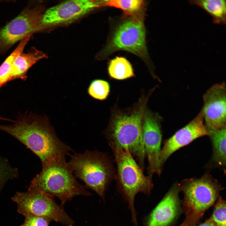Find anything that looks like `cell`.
Masks as SVG:
<instances>
[{"label":"cell","mask_w":226,"mask_h":226,"mask_svg":"<svg viewBox=\"0 0 226 226\" xmlns=\"http://www.w3.org/2000/svg\"><path fill=\"white\" fill-rule=\"evenodd\" d=\"M0 130L25 145L40 158L42 164L66 157L73 151L58 137L45 117L20 118L11 124L0 125Z\"/></svg>","instance_id":"obj_1"},{"label":"cell","mask_w":226,"mask_h":226,"mask_svg":"<svg viewBox=\"0 0 226 226\" xmlns=\"http://www.w3.org/2000/svg\"><path fill=\"white\" fill-rule=\"evenodd\" d=\"M147 99L141 98L134 107L114 113L105 134L109 143L126 148L143 169L146 156L142 126Z\"/></svg>","instance_id":"obj_2"},{"label":"cell","mask_w":226,"mask_h":226,"mask_svg":"<svg viewBox=\"0 0 226 226\" xmlns=\"http://www.w3.org/2000/svg\"><path fill=\"white\" fill-rule=\"evenodd\" d=\"M42 165L41 171L33 179L28 189L40 190L56 196L60 200L63 206L76 196L92 195L76 180L66 161V157Z\"/></svg>","instance_id":"obj_3"},{"label":"cell","mask_w":226,"mask_h":226,"mask_svg":"<svg viewBox=\"0 0 226 226\" xmlns=\"http://www.w3.org/2000/svg\"><path fill=\"white\" fill-rule=\"evenodd\" d=\"M109 145L113 151L116 164L115 179L117 188L128 204L132 222L137 225L135 198L139 192L147 195L151 193L153 187L152 175H144L143 169L126 148H118L110 143Z\"/></svg>","instance_id":"obj_4"},{"label":"cell","mask_w":226,"mask_h":226,"mask_svg":"<svg viewBox=\"0 0 226 226\" xmlns=\"http://www.w3.org/2000/svg\"><path fill=\"white\" fill-rule=\"evenodd\" d=\"M68 155L70 159L67 164L75 177L82 181L86 188L92 189L104 200L108 186L116 176L107 155L88 150L83 153Z\"/></svg>","instance_id":"obj_5"},{"label":"cell","mask_w":226,"mask_h":226,"mask_svg":"<svg viewBox=\"0 0 226 226\" xmlns=\"http://www.w3.org/2000/svg\"><path fill=\"white\" fill-rule=\"evenodd\" d=\"M17 206V211L24 216L33 215L48 218L65 226H73L74 221L58 205L54 197L40 190L29 189L16 192L12 198Z\"/></svg>","instance_id":"obj_6"},{"label":"cell","mask_w":226,"mask_h":226,"mask_svg":"<svg viewBox=\"0 0 226 226\" xmlns=\"http://www.w3.org/2000/svg\"><path fill=\"white\" fill-rule=\"evenodd\" d=\"M184 195L189 216L198 217L215 203L221 189L218 182L208 174L199 178L186 179L178 186Z\"/></svg>","instance_id":"obj_7"},{"label":"cell","mask_w":226,"mask_h":226,"mask_svg":"<svg viewBox=\"0 0 226 226\" xmlns=\"http://www.w3.org/2000/svg\"><path fill=\"white\" fill-rule=\"evenodd\" d=\"M44 8L30 3L16 17L0 28V54L5 53L17 42L42 29Z\"/></svg>","instance_id":"obj_8"},{"label":"cell","mask_w":226,"mask_h":226,"mask_svg":"<svg viewBox=\"0 0 226 226\" xmlns=\"http://www.w3.org/2000/svg\"><path fill=\"white\" fill-rule=\"evenodd\" d=\"M119 50L131 52L141 58L147 56L145 30L141 15L130 17L119 25L104 53L108 55Z\"/></svg>","instance_id":"obj_9"},{"label":"cell","mask_w":226,"mask_h":226,"mask_svg":"<svg viewBox=\"0 0 226 226\" xmlns=\"http://www.w3.org/2000/svg\"><path fill=\"white\" fill-rule=\"evenodd\" d=\"M161 119L158 114L145 110L143 122V138L148 163L149 175L156 173L160 175L163 169L159 160L162 138Z\"/></svg>","instance_id":"obj_10"},{"label":"cell","mask_w":226,"mask_h":226,"mask_svg":"<svg viewBox=\"0 0 226 226\" xmlns=\"http://www.w3.org/2000/svg\"><path fill=\"white\" fill-rule=\"evenodd\" d=\"M202 109L205 125L209 132L226 128V87L225 83H216L203 97Z\"/></svg>","instance_id":"obj_11"},{"label":"cell","mask_w":226,"mask_h":226,"mask_svg":"<svg viewBox=\"0 0 226 226\" xmlns=\"http://www.w3.org/2000/svg\"><path fill=\"white\" fill-rule=\"evenodd\" d=\"M102 6V1L72 0L63 2L44 12L41 21L45 26L68 23Z\"/></svg>","instance_id":"obj_12"},{"label":"cell","mask_w":226,"mask_h":226,"mask_svg":"<svg viewBox=\"0 0 226 226\" xmlns=\"http://www.w3.org/2000/svg\"><path fill=\"white\" fill-rule=\"evenodd\" d=\"M209 135V132L204 124L201 110L188 123L165 141L159 157L161 166L163 167L169 158L180 148L197 138Z\"/></svg>","instance_id":"obj_13"},{"label":"cell","mask_w":226,"mask_h":226,"mask_svg":"<svg viewBox=\"0 0 226 226\" xmlns=\"http://www.w3.org/2000/svg\"><path fill=\"white\" fill-rule=\"evenodd\" d=\"M179 191L174 184L151 213L146 226H168L173 221L179 211Z\"/></svg>","instance_id":"obj_14"},{"label":"cell","mask_w":226,"mask_h":226,"mask_svg":"<svg viewBox=\"0 0 226 226\" xmlns=\"http://www.w3.org/2000/svg\"><path fill=\"white\" fill-rule=\"evenodd\" d=\"M47 57L45 53L34 47L26 53H22L13 63L10 81L17 79L25 80L29 69L40 60Z\"/></svg>","instance_id":"obj_15"},{"label":"cell","mask_w":226,"mask_h":226,"mask_svg":"<svg viewBox=\"0 0 226 226\" xmlns=\"http://www.w3.org/2000/svg\"><path fill=\"white\" fill-rule=\"evenodd\" d=\"M188 1L191 4L200 7L209 14L213 23L225 24L226 0H190Z\"/></svg>","instance_id":"obj_16"},{"label":"cell","mask_w":226,"mask_h":226,"mask_svg":"<svg viewBox=\"0 0 226 226\" xmlns=\"http://www.w3.org/2000/svg\"><path fill=\"white\" fill-rule=\"evenodd\" d=\"M213 147V159L219 165H226V128L211 131L209 136Z\"/></svg>","instance_id":"obj_17"},{"label":"cell","mask_w":226,"mask_h":226,"mask_svg":"<svg viewBox=\"0 0 226 226\" xmlns=\"http://www.w3.org/2000/svg\"><path fill=\"white\" fill-rule=\"evenodd\" d=\"M108 71L111 78L118 80H124L135 76L130 63L121 57H116L110 61Z\"/></svg>","instance_id":"obj_18"},{"label":"cell","mask_w":226,"mask_h":226,"mask_svg":"<svg viewBox=\"0 0 226 226\" xmlns=\"http://www.w3.org/2000/svg\"><path fill=\"white\" fill-rule=\"evenodd\" d=\"M32 36H28L20 43L10 54L5 59L0 66V89L7 82L10 81L11 68L15 59L23 53L24 50Z\"/></svg>","instance_id":"obj_19"},{"label":"cell","mask_w":226,"mask_h":226,"mask_svg":"<svg viewBox=\"0 0 226 226\" xmlns=\"http://www.w3.org/2000/svg\"><path fill=\"white\" fill-rule=\"evenodd\" d=\"M142 0H110L103 1L102 6H109L122 10L125 16L132 17L137 15L144 4Z\"/></svg>","instance_id":"obj_20"},{"label":"cell","mask_w":226,"mask_h":226,"mask_svg":"<svg viewBox=\"0 0 226 226\" xmlns=\"http://www.w3.org/2000/svg\"><path fill=\"white\" fill-rule=\"evenodd\" d=\"M88 90L89 94L93 98L103 100H105L109 95L110 85L106 81L100 79H95L91 83Z\"/></svg>","instance_id":"obj_21"},{"label":"cell","mask_w":226,"mask_h":226,"mask_svg":"<svg viewBox=\"0 0 226 226\" xmlns=\"http://www.w3.org/2000/svg\"><path fill=\"white\" fill-rule=\"evenodd\" d=\"M210 218L217 226H226V202L222 199L216 204Z\"/></svg>","instance_id":"obj_22"},{"label":"cell","mask_w":226,"mask_h":226,"mask_svg":"<svg viewBox=\"0 0 226 226\" xmlns=\"http://www.w3.org/2000/svg\"><path fill=\"white\" fill-rule=\"evenodd\" d=\"M16 176L17 173L15 169L0 159V189L7 181Z\"/></svg>","instance_id":"obj_23"},{"label":"cell","mask_w":226,"mask_h":226,"mask_svg":"<svg viewBox=\"0 0 226 226\" xmlns=\"http://www.w3.org/2000/svg\"><path fill=\"white\" fill-rule=\"evenodd\" d=\"M24 223L20 226H49L52 220L49 218L33 215L25 216Z\"/></svg>","instance_id":"obj_24"},{"label":"cell","mask_w":226,"mask_h":226,"mask_svg":"<svg viewBox=\"0 0 226 226\" xmlns=\"http://www.w3.org/2000/svg\"><path fill=\"white\" fill-rule=\"evenodd\" d=\"M198 226H217L210 218Z\"/></svg>","instance_id":"obj_25"},{"label":"cell","mask_w":226,"mask_h":226,"mask_svg":"<svg viewBox=\"0 0 226 226\" xmlns=\"http://www.w3.org/2000/svg\"><path fill=\"white\" fill-rule=\"evenodd\" d=\"M0 120H4V118L0 117Z\"/></svg>","instance_id":"obj_26"}]
</instances>
